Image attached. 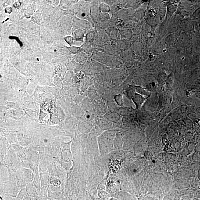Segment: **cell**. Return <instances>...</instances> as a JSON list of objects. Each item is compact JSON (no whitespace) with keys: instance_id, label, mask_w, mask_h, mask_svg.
Wrapping results in <instances>:
<instances>
[{"instance_id":"cell-19","label":"cell","mask_w":200,"mask_h":200,"mask_svg":"<svg viewBox=\"0 0 200 200\" xmlns=\"http://www.w3.org/2000/svg\"><path fill=\"white\" fill-rule=\"evenodd\" d=\"M196 149L198 151H200V144H198V145L196 146Z\"/></svg>"},{"instance_id":"cell-17","label":"cell","mask_w":200,"mask_h":200,"mask_svg":"<svg viewBox=\"0 0 200 200\" xmlns=\"http://www.w3.org/2000/svg\"><path fill=\"white\" fill-rule=\"evenodd\" d=\"M71 49V51L72 52V53H77L78 52L80 51V48H77L75 47H72L71 48H70Z\"/></svg>"},{"instance_id":"cell-22","label":"cell","mask_w":200,"mask_h":200,"mask_svg":"<svg viewBox=\"0 0 200 200\" xmlns=\"http://www.w3.org/2000/svg\"></svg>"},{"instance_id":"cell-23","label":"cell","mask_w":200,"mask_h":200,"mask_svg":"<svg viewBox=\"0 0 200 200\" xmlns=\"http://www.w3.org/2000/svg\"></svg>"},{"instance_id":"cell-15","label":"cell","mask_w":200,"mask_h":200,"mask_svg":"<svg viewBox=\"0 0 200 200\" xmlns=\"http://www.w3.org/2000/svg\"><path fill=\"white\" fill-rule=\"evenodd\" d=\"M65 40L66 42L69 44L71 45L73 42V38L71 37H66L65 38Z\"/></svg>"},{"instance_id":"cell-1","label":"cell","mask_w":200,"mask_h":200,"mask_svg":"<svg viewBox=\"0 0 200 200\" xmlns=\"http://www.w3.org/2000/svg\"><path fill=\"white\" fill-rule=\"evenodd\" d=\"M159 83L155 77L153 76H150L146 88L148 91L151 92H155L157 89Z\"/></svg>"},{"instance_id":"cell-10","label":"cell","mask_w":200,"mask_h":200,"mask_svg":"<svg viewBox=\"0 0 200 200\" xmlns=\"http://www.w3.org/2000/svg\"><path fill=\"white\" fill-rule=\"evenodd\" d=\"M115 99L119 105L120 106L123 105V99L121 95H117L115 96Z\"/></svg>"},{"instance_id":"cell-4","label":"cell","mask_w":200,"mask_h":200,"mask_svg":"<svg viewBox=\"0 0 200 200\" xmlns=\"http://www.w3.org/2000/svg\"><path fill=\"white\" fill-rule=\"evenodd\" d=\"M84 33V31L82 29H77L74 32V37L77 40H82L83 38Z\"/></svg>"},{"instance_id":"cell-2","label":"cell","mask_w":200,"mask_h":200,"mask_svg":"<svg viewBox=\"0 0 200 200\" xmlns=\"http://www.w3.org/2000/svg\"><path fill=\"white\" fill-rule=\"evenodd\" d=\"M132 100L135 103L137 108H139L142 105L145 100V98L143 97L141 94H135L133 96Z\"/></svg>"},{"instance_id":"cell-8","label":"cell","mask_w":200,"mask_h":200,"mask_svg":"<svg viewBox=\"0 0 200 200\" xmlns=\"http://www.w3.org/2000/svg\"><path fill=\"white\" fill-rule=\"evenodd\" d=\"M157 63L159 66L161 68H165V66H166V62L163 58H159L157 61Z\"/></svg>"},{"instance_id":"cell-6","label":"cell","mask_w":200,"mask_h":200,"mask_svg":"<svg viewBox=\"0 0 200 200\" xmlns=\"http://www.w3.org/2000/svg\"><path fill=\"white\" fill-rule=\"evenodd\" d=\"M174 81V77L173 74L171 73L167 77L166 84L167 87L170 88L173 85Z\"/></svg>"},{"instance_id":"cell-12","label":"cell","mask_w":200,"mask_h":200,"mask_svg":"<svg viewBox=\"0 0 200 200\" xmlns=\"http://www.w3.org/2000/svg\"><path fill=\"white\" fill-rule=\"evenodd\" d=\"M194 126L195 131L198 134H199L200 133V125L195 122V123H194Z\"/></svg>"},{"instance_id":"cell-21","label":"cell","mask_w":200,"mask_h":200,"mask_svg":"<svg viewBox=\"0 0 200 200\" xmlns=\"http://www.w3.org/2000/svg\"><path fill=\"white\" fill-rule=\"evenodd\" d=\"M45 142H47V140H45Z\"/></svg>"},{"instance_id":"cell-20","label":"cell","mask_w":200,"mask_h":200,"mask_svg":"<svg viewBox=\"0 0 200 200\" xmlns=\"http://www.w3.org/2000/svg\"><path fill=\"white\" fill-rule=\"evenodd\" d=\"M198 177H199V178L200 179V168H199V170H198Z\"/></svg>"},{"instance_id":"cell-3","label":"cell","mask_w":200,"mask_h":200,"mask_svg":"<svg viewBox=\"0 0 200 200\" xmlns=\"http://www.w3.org/2000/svg\"><path fill=\"white\" fill-rule=\"evenodd\" d=\"M172 97L170 95L167 94L164 95L162 99V105L164 106H167L172 102Z\"/></svg>"},{"instance_id":"cell-11","label":"cell","mask_w":200,"mask_h":200,"mask_svg":"<svg viewBox=\"0 0 200 200\" xmlns=\"http://www.w3.org/2000/svg\"><path fill=\"white\" fill-rule=\"evenodd\" d=\"M87 35V41L89 42L92 43L94 39L95 34L94 32H91Z\"/></svg>"},{"instance_id":"cell-9","label":"cell","mask_w":200,"mask_h":200,"mask_svg":"<svg viewBox=\"0 0 200 200\" xmlns=\"http://www.w3.org/2000/svg\"><path fill=\"white\" fill-rule=\"evenodd\" d=\"M99 18L103 21H105L109 19L110 16L108 13L102 12L99 15Z\"/></svg>"},{"instance_id":"cell-16","label":"cell","mask_w":200,"mask_h":200,"mask_svg":"<svg viewBox=\"0 0 200 200\" xmlns=\"http://www.w3.org/2000/svg\"><path fill=\"white\" fill-rule=\"evenodd\" d=\"M194 139L195 141L198 144H200V134H196L194 136Z\"/></svg>"},{"instance_id":"cell-18","label":"cell","mask_w":200,"mask_h":200,"mask_svg":"<svg viewBox=\"0 0 200 200\" xmlns=\"http://www.w3.org/2000/svg\"><path fill=\"white\" fill-rule=\"evenodd\" d=\"M187 95H188V94H189L188 96H191L192 95V94H193L194 93V91L192 90H189L188 91H187Z\"/></svg>"},{"instance_id":"cell-7","label":"cell","mask_w":200,"mask_h":200,"mask_svg":"<svg viewBox=\"0 0 200 200\" xmlns=\"http://www.w3.org/2000/svg\"><path fill=\"white\" fill-rule=\"evenodd\" d=\"M100 9L102 13H108L110 11L109 7L105 3H102L100 5Z\"/></svg>"},{"instance_id":"cell-13","label":"cell","mask_w":200,"mask_h":200,"mask_svg":"<svg viewBox=\"0 0 200 200\" xmlns=\"http://www.w3.org/2000/svg\"><path fill=\"white\" fill-rule=\"evenodd\" d=\"M157 12L154 9H151L149 10V15L151 18H153L156 16V15Z\"/></svg>"},{"instance_id":"cell-14","label":"cell","mask_w":200,"mask_h":200,"mask_svg":"<svg viewBox=\"0 0 200 200\" xmlns=\"http://www.w3.org/2000/svg\"><path fill=\"white\" fill-rule=\"evenodd\" d=\"M200 75V69L195 70L193 73V76L194 77H199Z\"/></svg>"},{"instance_id":"cell-5","label":"cell","mask_w":200,"mask_h":200,"mask_svg":"<svg viewBox=\"0 0 200 200\" xmlns=\"http://www.w3.org/2000/svg\"><path fill=\"white\" fill-rule=\"evenodd\" d=\"M167 77L168 76L166 73L162 72L160 74L159 77L158 83H160V84L163 85L166 84Z\"/></svg>"}]
</instances>
